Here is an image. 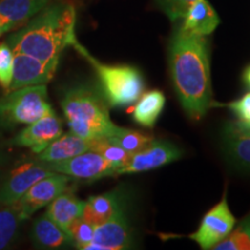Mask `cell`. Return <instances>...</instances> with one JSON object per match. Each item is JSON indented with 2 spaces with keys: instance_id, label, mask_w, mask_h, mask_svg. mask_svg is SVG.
<instances>
[{
  "instance_id": "1",
  "label": "cell",
  "mask_w": 250,
  "mask_h": 250,
  "mask_svg": "<svg viewBox=\"0 0 250 250\" xmlns=\"http://www.w3.org/2000/svg\"><path fill=\"white\" fill-rule=\"evenodd\" d=\"M170 74L187 115L201 120L212 101L210 58L205 36L179 28L169 44Z\"/></svg>"
},
{
  "instance_id": "2",
  "label": "cell",
  "mask_w": 250,
  "mask_h": 250,
  "mask_svg": "<svg viewBox=\"0 0 250 250\" xmlns=\"http://www.w3.org/2000/svg\"><path fill=\"white\" fill-rule=\"evenodd\" d=\"M77 12L68 2L46 7L6 40L14 54H24L42 61L59 59L77 41Z\"/></svg>"
},
{
  "instance_id": "3",
  "label": "cell",
  "mask_w": 250,
  "mask_h": 250,
  "mask_svg": "<svg viewBox=\"0 0 250 250\" xmlns=\"http://www.w3.org/2000/svg\"><path fill=\"white\" fill-rule=\"evenodd\" d=\"M61 105L71 132L83 139L108 138L117 126L110 120L104 100L90 87L67 89Z\"/></svg>"
},
{
  "instance_id": "4",
  "label": "cell",
  "mask_w": 250,
  "mask_h": 250,
  "mask_svg": "<svg viewBox=\"0 0 250 250\" xmlns=\"http://www.w3.org/2000/svg\"><path fill=\"white\" fill-rule=\"evenodd\" d=\"M88 61L98 73L104 98L111 107H126L138 101L144 92V79L138 68L129 65H105L92 57L76 42L72 44Z\"/></svg>"
},
{
  "instance_id": "5",
  "label": "cell",
  "mask_w": 250,
  "mask_h": 250,
  "mask_svg": "<svg viewBox=\"0 0 250 250\" xmlns=\"http://www.w3.org/2000/svg\"><path fill=\"white\" fill-rule=\"evenodd\" d=\"M54 111L48 101L46 85L9 90L0 98V127L30 124Z\"/></svg>"
},
{
  "instance_id": "6",
  "label": "cell",
  "mask_w": 250,
  "mask_h": 250,
  "mask_svg": "<svg viewBox=\"0 0 250 250\" xmlns=\"http://www.w3.org/2000/svg\"><path fill=\"white\" fill-rule=\"evenodd\" d=\"M42 164L52 173L64 174L71 179L83 181H96L102 177L114 176L115 170L118 168L94 151H87L62 161Z\"/></svg>"
},
{
  "instance_id": "7",
  "label": "cell",
  "mask_w": 250,
  "mask_h": 250,
  "mask_svg": "<svg viewBox=\"0 0 250 250\" xmlns=\"http://www.w3.org/2000/svg\"><path fill=\"white\" fill-rule=\"evenodd\" d=\"M70 181L71 177L67 175L52 173L34 184L18 202L13 203L21 220L30 218L40 208L48 206L56 197L67 191Z\"/></svg>"
},
{
  "instance_id": "8",
  "label": "cell",
  "mask_w": 250,
  "mask_h": 250,
  "mask_svg": "<svg viewBox=\"0 0 250 250\" xmlns=\"http://www.w3.org/2000/svg\"><path fill=\"white\" fill-rule=\"evenodd\" d=\"M235 226V218L230 213L226 197L213 206L203 218L198 230L190 239L198 243L202 249H213L219 242L229 235Z\"/></svg>"
},
{
  "instance_id": "9",
  "label": "cell",
  "mask_w": 250,
  "mask_h": 250,
  "mask_svg": "<svg viewBox=\"0 0 250 250\" xmlns=\"http://www.w3.org/2000/svg\"><path fill=\"white\" fill-rule=\"evenodd\" d=\"M181 156H182V151L171 143L164 142V140H153L147 147L134 153L126 164L118 167L115 170L114 176L156 169L177 160Z\"/></svg>"
},
{
  "instance_id": "10",
  "label": "cell",
  "mask_w": 250,
  "mask_h": 250,
  "mask_svg": "<svg viewBox=\"0 0 250 250\" xmlns=\"http://www.w3.org/2000/svg\"><path fill=\"white\" fill-rule=\"evenodd\" d=\"M59 59L42 61L33 56L14 54V70L9 90L28 86L46 85L57 71Z\"/></svg>"
},
{
  "instance_id": "11",
  "label": "cell",
  "mask_w": 250,
  "mask_h": 250,
  "mask_svg": "<svg viewBox=\"0 0 250 250\" xmlns=\"http://www.w3.org/2000/svg\"><path fill=\"white\" fill-rule=\"evenodd\" d=\"M42 162H26L11 171L0 187V204L11 205L18 202L40 180L51 175Z\"/></svg>"
},
{
  "instance_id": "12",
  "label": "cell",
  "mask_w": 250,
  "mask_h": 250,
  "mask_svg": "<svg viewBox=\"0 0 250 250\" xmlns=\"http://www.w3.org/2000/svg\"><path fill=\"white\" fill-rule=\"evenodd\" d=\"M62 134V120L55 111H51L40 120L28 124V126L12 139L11 144L19 147L30 148L34 153L39 154Z\"/></svg>"
},
{
  "instance_id": "13",
  "label": "cell",
  "mask_w": 250,
  "mask_h": 250,
  "mask_svg": "<svg viewBox=\"0 0 250 250\" xmlns=\"http://www.w3.org/2000/svg\"><path fill=\"white\" fill-rule=\"evenodd\" d=\"M131 248V232L124 205L110 219L95 228L92 242L85 250H122Z\"/></svg>"
},
{
  "instance_id": "14",
  "label": "cell",
  "mask_w": 250,
  "mask_h": 250,
  "mask_svg": "<svg viewBox=\"0 0 250 250\" xmlns=\"http://www.w3.org/2000/svg\"><path fill=\"white\" fill-rule=\"evenodd\" d=\"M49 2L50 0H0V27L4 34L24 26Z\"/></svg>"
},
{
  "instance_id": "15",
  "label": "cell",
  "mask_w": 250,
  "mask_h": 250,
  "mask_svg": "<svg viewBox=\"0 0 250 250\" xmlns=\"http://www.w3.org/2000/svg\"><path fill=\"white\" fill-rule=\"evenodd\" d=\"M30 239L33 245L40 249H62L74 246L70 234L59 227L46 213L34 221Z\"/></svg>"
},
{
  "instance_id": "16",
  "label": "cell",
  "mask_w": 250,
  "mask_h": 250,
  "mask_svg": "<svg viewBox=\"0 0 250 250\" xmlns=\"http://www.w3.org/2000/svg\"><path fill=\"white\" fill-rule=\"evenodd\" d=\"M181 28L199 36L210 35L220 23L217 12L208 0H195L184 14Z\"/></svg>"
},
{
  "instance_id": "17",
  "label": "cell",
  "mask_w": 250,
  "mask_h": 250,
  "mask_svg": "<svg viewBox=\"0 0 250 250\" xmlns=\"http://www.w3.org/2000/svg\"><path fill=\"white\" fill-rule=\"evenodd\" d=\"M87 151H90V140L81 138L73 132H68L59 136L46 146L37 154V159L41 162H58Z\"/></svg>"
},
{
  "instance_id": "18",
  "label": "cell",
  "mask_w": 250,
  "mask_h": 250,
  "mask_svg": "<svg viewBox=\"0 0 250 250\" xmlns=\"http://www.w3.org/2000/svg\"><path fill=\"white\" fill-rule=\"evenodd\" d=\"M123 205V197L120 191H111L98 196H90L85 202L81 218L85 219L93 226L100 225L110 219L118 208Z\"/></svg>"
},
{
  "instance_id": "19",
  "label": "cell",
  "mask_w": 250,
  "mask_h": 250,
  "mask_svg": "<svg viewBox=\"0 0 250 250\" xmlns=\"http://www.w3.org/2000/svg\"><path fill=\"white\" fill-rule=\"evenodd\" d=\"M83 206L85 202L81 201L72 192L65 191L50 203L46 214L59 227L68 233L71 225L83 215Z\"/></svg>"
},
{
  "instance_id": "20",
  "label": "cell",
  "mask_w": 250,
  "mask_h": 250,
  "mask_svg": "<svg viewBox=\"0 0 250 250\" xmlns=\"http://www.w3.org/2000/svg\"><path fill=\"white\" fill-rule=\"evenodd\" d=\"M223 137L228 158L239 167L250 169V134L230 123L225 127Z\"/></svg>"
},
{
  "instance_id": "21",
  "label": "cell",
  "mask_w": 250,
  "mask_h": 250,
  "mask_svg": "<svg viewBox=\"0 0 250 250\" xmlns=\"http://www.w3.org/2000/svg\"><path fill=\"white\" fill-rule=\"evenodd\" d=\"M165 95L160 90H152L140 96L133 108V120L139 125L153 127L165 107Z\"/></svg>"
},
{
  "instance_id": "22",
  "label": "cell",
  "mask_w": 250,
  "mask_h": 250,
  "mask_svg": "<svg viewBox=\"0 0 250 250\" xmlns=\"http://www.w3.org/2000/svg\"><path fill=\"white\" fill-rule=\"evenodd\" d=\"M109 142L115 144V145L120 146L126 152L134 154V153L142 151L151 144L153 140L152 136L144 134L139 131L124 129V127L116 126L112 133L108 137Z\"/></svg>"
},
{
  "instance_id": "23",
  "label": "cell",
  "mask_w": 250,
  "mask_h": 250,
  "mask_svg": "<svg viewBox=\"0 0 250 250\" xmlns=\"http://www.w3.org/2000/svg\"><path fill=\"white\" fill-rule=\"evenodd\" d=\"M21 221L19 211L13 204L0 208V250L7 248L15 239Z\"/></svg>"
},
{
  "instance_id": "24",
  "label": "cell",
  "mask_w": 250,
  "mask_h": 250,
  "mask_svg": "<svg viewBox=\"0 0 250 250\" xmlns=\"http://www.w3.org/2000/svg\"><path fill=\"white\" fill-rule=\"evenodd\" d=\"M217 250H248L250 249V214L243 219L226 239L219 242Z\"/></svg>"
},
{
  "instance_id": "25",
  "label": "cell",
  "mask_w": 250,
  "mask_h": 250,
  "mask_svg": "<svg viewBox=\"0 0 250 250\" xmlns=\"http://www.w3.org/2000/svg\"><path fill=\"white\" fill-rule=\"evenodd\" d=\"M90 151L99 153L105 160L111 162V164L117 166V167H121L122 165L126 164L127 160L131 158V155H132L131 153L110 143L105 138L90 140Z\"/></svg>"
},
{
  "instance_id": "26",
  "label": "cell",
  "mask_w": 250,
  "mask_h": 250,
  "mask_svg": "<svg viewBox=\"0 0 250 250\" xmlns=\"http://www.w3.org/2000/svg\"><path fill=\"white\" fill-rule=\"evenodd\" d=\"M14 52L6 42L0 43V86L8 92L13 79Z\"/></svg>"
},
{
  "instance_id": "27",
  "label": "cell",
  "mask_w": 250,
  "mask_h": 250,
  "mask_svg": "<svg viewBox=\"0 0 250 250\" xmlns=\"http://www.w3.org/2000/svg\"><path fill=\"white\" fill-rule=\"evenodd\" d=\"M95 226L86 221L85 219L79 218L71 225L68 228V233L73 239L74 246L78 249H86V247L92 242L94 232H95Z\"/></svg>"
},
{
  "instance_id": "28",
  "label": "cell",
  "mask_w": 250,
  "mask_h": 250,
  "mask_svg": "<svg viewBox=\"0 0 250 250\" xmlns=\"http://www.w3.org/2000/svg\"><path fill=\"white\" fill-rule=\"evenodd\" d=\"M195 0H155L156 5L171 21L182 19Z\"/></svg>"
},
{
  "instance_id": "29",
  "label": "cell",
  "mask_w": 250,
  "mask_h": 250,
  "mask_svg": "<svg viewBox=\"0 0 250 250\" xmlns=\"http://www.w3.org/2000/svg\"><path fill=\"white\" fill-rule=\"evenodd\" d=\"M229 108L235 112L240 122L250 124V93L246 94L237 101L230 103Z\"/></svg>"
},
{
  "instance_id": "30",
  "label": "cell",
  "mask_w": 250,
  "mask_h": 250,
  "mask_svg": "<svg viewBox=\"0 0 250 250\" xmlns=\"http://www.w3.org/2000/svg\"><path fill=\"white\" fill-rule=\"evenodd\" d=\"M235 124L237 125V127H239V129H241L242 131H245V132L250 134V124L242 123V122H240V121L235 122Z\"/></svg>"
},
{
  "instance_id": "31",
  "label": "cell",
  "mask_w": 250,
  "mask_h": 250,
  "mask_svg": "<svg viewBox=\"0 0 250 250\" xmlns=\"http://www.w3.org/2000/svg\"><path fill=\"white\" fill-rule=\"evenodd\" d=\"M243 79H245V83H247V86L250 88V66L247 67V70L245 71V74H243Z\"/></svg>"
},
{
  "instance_id": "32",
  "label": "cell",
  "mask_w": 250,
  "mask_h": 250,
  "mask_svg": "<svg viewBox=\"0 0 250 250\" xmlns=\"http://www.w3.org/2000/svg\"><path fill=\"white\" fill-rule=\"evenodd\" d=\"M1 164H4V158H2L1 153H0V165H1Z\"/></svg>"
},
{
  "instance_id": "33",
  "label": "cell",
  "mask_w": 250,
  "mask_h": 250,
  "mask_svg": "<svg viewBox=\"0 0 250 250\" xmlns=\"http://www.w3.org/2000/svg\"><path fill=\"white\" fill-rule=\"evenodd\" d=\"M2 34H4V31H2V29H1V27H0V36L2 35Z\"/></svg>"
},
{
  "instance_id": "34",
  "label": "cell",
  "mask_w": 250,
  "mask_h": 250,
  "mask_svg": "<svg viewBox=\"0 0 250 250\" xmlns=\"http://www.w3.org/2000/svg\"><path fill=\"white\" fill-rule=\"evenodd\" d=\"M1 206H2V205H1V204H0V208H1Z\"/></svg>"
}]
</instances>
